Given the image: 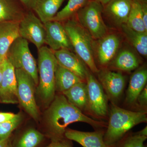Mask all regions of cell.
Returning a JSON list of instances; mask_svg holds the SVG:
<instances>
[{"label": "cell", "mask_w": 147, "mask_h": 147, "mask_svg": "<svg viewBox=\"0 0 147 147\" xmlns=\"http://www.w3.org/2000/svg\"><path fill=\"white\" fill-rule=\"evenodd\" d=\"M104 133L102 130L85 132L66 129L64 135L66 139L75 141L84 147H114L105 144L103 139Z\"/></svg>", "instance_id": "obj_15"}, {"label": "cell", "mask_w": 147, "mask_h": 147, "mask_svg": "<svg viewBox=\"0 0 147 147\" xmlns=\"http://www.w3.org/2000/svg\"><path fill=\"white\" fill-rule=\"evenodd\" d=\"M103 6L91 0L75 15L76 20L95 40L108 34V29L102 17Z\"/></svg>", "instance_id": "obj_5"}, {"label": "cell", "mask_w": 147, "mask_h": 147, "mask_svg": "<svg viewBox=\"0 0 147 147\" xmlns=\"http://www.w3.org/2000/svg\"><path fill=\"white\" fill-rule=\"evenodd\" d=\"M5 59H3L0 56V67H1L4 61L5 60Z\"/></svg>", "instance_id": "obj_39"}, {"label": "cell", "mask_w": 147, "mask_h": 147, "mask_svg": "<svg viewBox=\"0 0 147 147\" xmlns=\"http://www.w3.org/2000/svg\"><path fill=\"white\" fill-rule=\"evenodd\" d=\"M137 133H138V134H139V135L147 137V126L143 129H142V130H141V131L137 132Z\"/></svg>", "instance_id": "obj_37"}, {"label": "cell", "mask_w": 147, "mask_h": 147, "mask_svg": "<svg viewBox=\"0 0 147 147\" xmlns=\"http://www.w3.org/2000/svg\"><path fill=\"white\" fill-rule=\"evenodd\" d=\"M65 0H36L32 10L43 24L52 21Z\"/></svg>", "instance_id": "obj_20"}, {"label": "cell", "mask_w": 147, "mask_h": 147, "mask_svg": "<svg viewBox=\"0 0 147 147\" xmlns=\"http://www.w3.org/2000/svg\"><path fill=\"white\" fill-rule=\"evenodd\" d=\"M83 81L75 74L58 64L55 75L56 91L62 93Z\"/></svg>", "instance_id": "obj_22"}, {"label": "cell", "mask_w": 147, "mask_h": 147, "mask_svg": "<svg viewBox=\"0 0 147 147\" xmlns=\"http://www.w3.org/2000/svg\"><path fill=\"white\" fill-rule=\"evenodd\" d=\"M70 140L66 139H52L50 144L45 147H73Z\"/></svg>", "instance_id": "obj_30"}, {"label": "cell", "mask_w": 147, "mask_h": 147, "mask_svg": "<svg viewBox=\"0 0 147 147\" xmlns=\"http://www.w3.org/2000/svg\"><path fill=\"white\" fill-rule=\"evenodd\" d=\"M97 74L99 82L108 97L113 102L117 101L124 89L125 77L122 74L106 69L99 70Z\"/></svg>", "instance_id": "obj_12"}, {"label": "cell", "mask_w": 147, "mask_h": 147, "mask_svg": "<svg viewBox=\"0 0 147 147\" xmlns=\"http://www.w3.org/2000/svg\"><path fill=\"white\" fill-rule=\"evenodd\" d=\"M2 79L0 86V101L7 104L18 103L15 69L7 59L2 65Z\"/></svg>", "instance_id": "obj_10"}, {"label": "cell", "mask_w": 147, "mask_h": 147, "mask_svg": "<svg viewBox=\"0 0 147 147\" xmlns=\"http://www.w3.org/2000/svg\"><path fill=\"white\" fill-rule=\"evenodd\" d=\"M18 103L35 121L39 119V111L35 97V84L31 77L20 69H15Z\"/></svg>", "instance_id": "obj_7"}, {"label": "cell", "mask_w": 147, "mask_h": 147, "mask_svg": "<svg viewBox=\"0 0 147 147\" xmlns=\"http://www.w3.org/2000/svg\"><path fill=\"white\" fill-rule=\"evenodd\" d=\"M140 61L135 53L128 49L121 50L114 58L112 66L121 71H131L139 67Z\"/></svg>", "instance_id": "obj_23"}, {"label": "cell", "mask_w": 147, "mask_h": 147, "mask_svg": "<svg viewBox=\"0 0 147 147\" xmlns=\"http://www.w3.org/2000/svg\"><path fill=\"white\" fill-rule=\"evenodd\" d=\"M126 25L136 31L147 33L143 21L141 3L132 1L131 10Z\"/></svg>", "instance_id": "obj_25"}, {"label": "cell", "mask_w": 147, "mask_h": 147, "mask_svg": "<svg viewBox=\"0 0 147 147\" xmlns=\"http://www.w3.org/2000/svg\"><path fill=\"white\" fill-rule=\"evenodd\" d=\"M44 138L41 132L35 129H29L21 135L13 147H36Z\"/></svg>", "instance_id": "obj_27"}, {"label": "cell", "mask_w": 147, "mask_h": 147, "mask_svg": "<svg viewBox=\"0 0 147 147\" xmlns=\"http://www.w3.org/2000/svg\"><path fill=\"white\" fill-rule=\"evenodd\" d=\"M15 115L13 113L0 112V123L10 120Z\"/></svg>", "instance_id": "obj_32"}, {"label": "cell", "mask_w": 147, "mask_h": 147, "mask_svg": "<svg viewBox=\"0 0 147 147\" xmlns=\"http://www.w3.org/2000/svg\"><path fill=\"white\" fill-rule=\"evenodd\" d=\"M147 69L145 66L139 67L130 77L125 97V102L131 105L137 101V98L146 85Z\"/></svg>", "instance_id": "obj_18"}, {"label": "cell", "mask_w": 147, "mask_h": 147, "mask_svg": "<svg viewBox=\"0 0 147 147\" xmlns=\"http://www.w3.org/2000/svg\"><path fill=\"white\" fill-rule=\"evenodd\" d=\"M28 10L20 0H0V23L19 22Z\"/></svg>", "instance_id": "obj_17"}, {"label": "cell", "mask_w": 147, "mask_h": 147, "mask_svg": "<svg viewBox=\"0 0 147 147\" xmlns=\"http://www.w3.org/2000/svg\"><path fill=\"white\" fill-rule=\"evenodd\" d=\"M142 5V16L146 30H147V3H141Z\"/></svg>", "instance_id": "obj_33"}, {"label": "cell", "mask_w": 147, "mask_h": 147, "mask_svg": "<svg viewBox=\"0 0 147 147\" xmlns=\"http://www.w3.org/2000/svg\"><path fill=\"white\" fill-rule=\"evenodd\" d=\"M45 29V44L53 51L61 49L72 51L73 47L63 25L59 21H51L44 24Z\"/></svg>", "instance_id": "obj_11"}, {"label": "cell", "mask_w": 147, "mask_h": 147, "mask_svg": "<svg viewBox=\"0 0 147 147\" xmlns=\"http://www.w3.org/2000/svg\"><path fill=\"white\" fill-rule=\"evenodd\" d=\"M67 100L81 110L88 108L87 85L84 81L79 82L69 89L63 92Z\"/></svg>", "instance_id": "obj_21"}, {"label": "cell", "mask_w": 147, "mask_h": 147, "mask_svg": "<svg viewBox=\"0 0 147 147\" xmlns=\"http://www.w3.org/2000/svg\"><path fill=\"white\" fill-rule=\"evenodd\" d=\"M28 10L32 9L36 0H20Z\"/></svg>", "instance_id": "obj_34"}, {"label": "cell", "mask_w": 147, "mask_h": 147, "mask_svg": "<svg viewBox=\"0 0 147 147\" xmlns=\"http://www.w3.org/2000/svg\"><path fill=\"white\" fill-rule=\"evenodd\" d=\"M132 1H136L140 3H147V0H132Z\"/></svg>", "instance_id": "obj_40"}, {"label": "cell", "mask_w": 147, "mask_h": 147, "mask_svg": "<svg viewBox=\"0 0 147 147\" xmlns=\"http://www.w3.org/2000/svg\"><path fill=\"white\" fill-rule=\"evenodd\" d=\"M46 110L45 119L49 134L52 139L65 138L66 127L70 124L80 122L100 128L105 123L93 119L82 113V110L74 105L63 94L55 95Z\"/></svg>", "instance_id": "obj_1"}, {"label": "cell", "mask_w": 147, "mask_h": 147, "mask_svg": "<svg viewBox=\"0 0 147 147\" xmlns=\"http://www.w3.org/2000/svg\"><path fill=\"white\" fill-rule=\"evenodd\" d=\"M91 0H68L67 4L59 11L52 21L63 22L74 17Z\"/></svg>", "instance_id": "obj_26"}, {"label": "cell", "mask_w": 147, "mask_h": 147, "mask_svg": "<svg viewBox=\"0 0 147 147\" xmlns=\"http://www.w3.org/2000/svg\"><path fill=\"white\" fill-rule=\"evenodd\" d=\"M20 36L34 44L39 50L45 44L44 24L32 10L28 11L19 23Z\"/></svg>", "instance_id": "obj_9"}, {"label": "cell", "mask_w": 147, "mask_h": 147, "mask_svg": "<svg viewBox=\"0 0 147 147\" xmlns=\"http://www.w3.org/2000/svg\"><path fill=\"white\" fill-rule=\"evenodd\" d=\"M7 59L15 69H20L32 77L36 86L38 83V67L36 61L32 55L26 40L19 37L9 48Z\"/></svg>", "instance_id": "obj_6"}, {"label": "cell", "mask_w": 147, "mask_h": 147, "mask_svg": "<svg viewBox=\"0 0 147 147\" xmlns=\"http://www.w3.org/2000/svg\"><path fill=\"white\" fill-rule=\"evenodd\" d=\"M99 3L103 6V7L105 6L108 3L111 1L112 0H93Z\"/></svg>", "instance_id": "obj_36"}, {"label": "cell", "mask_w": 147, "mask_h": 147, "mask_svg": "<svg viewBox=\"0 0 147 147\" xmlns=\"http://www.w3.org/2000/svg\"><path fill=\"white\" fill-rule=\"evenodd\" d=\"M141 106H146L147 104V86H146L137 98V100Z\"/></svg>", "instance_id": "obj_31"}, {"label": "cell", "mask_w": 147, "mask_h": 147, "mask_svg": "<svg viewBox=\"0 0 147 147\" xmlns=\"http://www.w3.org/2000/svg\"><path fill=\"white\" fill-rule=\"evenodd\" d=\"M147 137L139 135L138 133L125 134L114 147H147L144 143Z\"/></svg>", "instance_id": "obj_29"}, {"label": "cell", "mask_w": 147, "mask_h": 147, "mask_svg": "<svg viewBox=\"0 0 147 147\" xmlns=\"http://www.w3.org/2000/svg\"><path fill=\"white\" fill-rule=\"evenodd\" d=\"M146 113L133 112L112 104L107 130L104 133V142L108 146H114L135 125L147 122Z\"/></svg>", "instance_id": "obj_2"}, {"label": "cell", "mask_w": 147, "mask_h": 147, "mask_svg": "<svg viewBox=\"0 0 147 147\" xmlns=\"http://www.w3.org/2000/svg\"><path fill=\"white\" fill-rule=\"evenodd\" d=\"M23 117L21 113L15 114L10 120L0 123V141L8 139L12 131L21 124Z\"/></svg>", "instance_id": "obj_28"}, {"label": "cell", "mask_w": 147, "mask_h": 147, "mask_svg": "<svg viewBox=\"0 0 147 147\" xmlns=\"http://www.w3.org/2000/svg\"><path fill=\"white\" fill-rule=\"evenodd\" d=\"M65 22L64 28L76 55L92 72L97 74L99 70L94 60V39L74 18V16Z\"/></svg>", "instance_id": "obj_4"}, {"label": "cell", "mask_w": 147, "mask_h": 147, "mask_svg": "<svg viewBox=\"0 0 147 147\" xmlns=\"http://www.w3.org/2000/svg\"><path fill=\"white\" fill-rule=\"evenodd\" d=\"M86 81L88 92V108L98 117H105L108 113V96L100 82L87 68Z\"/></svg>", "instance_id": "obj_8"}, {"label": "cell", "mask_w": 147, "mask_h": 147, "mask_svg": "<svg viewBox=\"0 0 147 147\" xmlns=\"http://www.w3.org/2000/svg\"><path fill=\"white\" fill-rule=\"evenodd\" d=\"M54 53L59 65L75 74L83 81L86 80V66L77 55L65 49L54 51Z\"/></svg>", "instance_id": "obj_16"}, {"label": "cell", "mask_w": 147, "mask_h": 147, "mask_svg": "<svg viewBox=\"0 0 147 147\" xmlns=\"http://www.w3.org/2000/svg\"><path fill=\"white\" fill-rule=\"evenodd\" d=\"M121 29L128 42L140 55L146 57L147 55V33L139 32L127 26L122 25Z\"/></svg>", "instance_id": "obj_24"}, {"label": "cell", "mask_w": 147, "mask_h": 147, "mask_svg": "<svg viewBox=\"0 0 147 147\" xmlns=\"http://www.w3.org/2000/svg\"><path fill=\"white\" fill-rule=\"evenodd\" d=\"M132 0H112L103 8L102 13L114 25L121 28L126 24Z\"/></svg>", "instance_id": "obj_14"}, {"label": "cell", "mask_w": 147, "mask_h": 147, "mask_svg": "<svg viewBox=\"0 0 147 147\" xmlns=\"http://www.w3.org/2000/svg\"><path fill=\"white\" fill-rule=\"evenodd\" d=\"M2 79V70L1 66V67H0V86L1 83Z\"/></svg>", "instance_id": "obj_38"}, {"label": "cell", "mask_w": 147, "mask_h": 147, "mask_svg": "<svg viewBox=\"0 0 147 147\" xmlns=\"http://www.w3.org/2000/svg\"><path fill=\"white\" fill-rule=\"evenodd\" d=\"M95 43L94 54L98 62L102 65L109 63L115 57L120 45L119 36L114 34H107Z\"/></svg>", "instance_id": "obj_13"}, {"label": "cell", "mask_w": 147, "mask_h": 147, "mask_svg": "<svg viewBox=\"0 0 147 147\" xmlns=\"http://www.w3.org/2000/svg\"><path fill=\"white\" fill-rule=\"evenodd\" d=\"M38 83L36 92L40 100L48 107L55 96V71L58 65L54 51L46 46L38 50Z\"/></svg>", "instance_id": "obj_3"}, {"label": "cell", "mask_w": 147, "mask_h": 147, "mask_svg": "<svg viewBox=\"0 0 147 147\" xmlns=\"http://www.w3.org/2000/svg\"><path fill=\"white\" fill-rule=\"evenodd\" d=\"M19 23L5 22L0 23V56L3 59H6L11 45L15 40L20 37Z\"/></svg>", "instance_id": "obj_19"}, {"label": "cell", "mask_w": 147, "mask_h": 147, "mask_svg": "<svg viewBox=\"0 0 147 147\" xmlns=\"http://www.w3.org/2000/svg\"><path fill=\"white\" fill-rule=\"evenodd\" d=\"M0 147H11L9 138L0 141Z\"/></svg>", "instance_id": "obj_35"}]
</instances>
